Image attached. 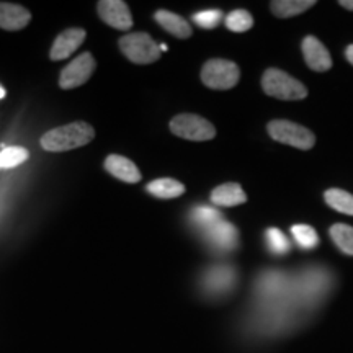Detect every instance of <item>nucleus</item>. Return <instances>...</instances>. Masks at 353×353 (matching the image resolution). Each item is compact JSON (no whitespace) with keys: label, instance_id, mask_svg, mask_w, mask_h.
<instances>
[{"label":"nucleus","instance_id":"f257e3e1","mask_svg":"<svg viewBox=\"0 0 353 353\" xmlns=\"http://www.w3.org/2000/svg\"><path fill=\"white\" fill-rule=\"evenodd\" d=\"M94 138L95 130L88 123L74 121L43 134L41 148L48 152H65L87 145Z\"/></svg>","mask_w":353,"mask_h":353},{"label":"nucleus","instance_id":"f03ea898","mask_svg":"<svg viewBox=\"0 0 353 353\" xmlns=\"http://www.w3.org/2000/svg\"><path fill=\"white\" fill-rule=\"evenodd\" d=\"M262 88L265 94L278 100H303L307 97V88L280 69L265 70Z\"/></svg>","mask_w":353,"mask_h":353},{"label":"nucleus","instance_id":"7ed1b4c3","mask_svg":"<svg viewBox=\"0 0 353 353\" xmlns=\"http://www.w3.org/2000/svg\"><path fill=\"white\" fill-rule=\"evenodd\" d=\"M120 50L134 64H152L159 61L161 46L148 33H130L120 38Z\"/></svg>","mask_w":353,"mask_h":353},{"label":"nucleus","instance_id":"20e7f679","mask_svg":"<svg viewBox=\"0 0 353 353\" xmlns=\"http://www.w3.org/2000/svg\"><path fill=\"white\" fill-rule=\"evenodd\" d=\"M267 130L272 139L291 145V148L301 149V151H309L316 144V136L307 128L296 125L293 121L273 120L268 123Z\"/></svg>","mask_w":353,"mask_h":353},{"label":"nucleus","instance_id":"39448f33","mask_svg":"<svg viewBox=\"0 0 353 353\" xmlns=\"http://www.w3.org/2000/svg\"><path fill=\"white\" fill-rule=\"evenodd\" d=\"M241 70L228 59H210L201 69V82L213 90H229L239 82Z\"/></svg>","mask_w":353,"mask_h":353},{"label":"nucleus","instance_id":"423d86ee","mask_svg":"<svg viewBox=\"0 0 353 353\" xmlns=\"http://www.w3.org/2000/svg\"><path fill=\"white\" fill-rule=\"evenodd\" d=\"M170 131L187 141H211L216 136V128L208 120L195 113L176 114L170 121Z\"/></svg>","mask_w":353,"mask_h":353},{"label":"nucleus","instance_id":"0eeeda50","mask_svg":"<svg viewBox=\"0 0 353 353\" xmlns=\"http://www.w3.org/2000/svg\"><path fill=\"white\" fill-rule=\"evenodd\" d=\"M95 70V59L90 52H83L77 56L72 63H69L63 69L59 76V87L64 90L77 88L85 83L92 77Z\"/></svg>","mask_w":353,"mask_h":353},{"label":"nucleus","instance_id":"6e6552de","mask_svg":"<svg viewBox=\"0 0 353 353\" xmlns=\"http://www.w3.org/2000/svg\"><path fill=\"white\" fill-rule=\"evenodd\" d=\"M100 19L113 28L128 32L132 26V17L130 7L121 0H101L97 6Z\"/></svg>","mask_w":353,"mask_h":353},{"label":"nucleus","instance_id":"1a4fd4ad","mask_svg":"<svg viewBox=\"0 0 353 353\" xmlns=\"http://www.w3.org/2000/svg\"><path fill=\"white\" fill-rule=\"evenodd\" d=\"M304 61L307 68L316 70V72H325L332 68V57L327 48L322 44L316 37H306L301 44Z\"/></svg>","mask_w":353,"mask_h":353},{"label":"nucleus","instance_id":"9d476101","mask_svg":"<svg viewBox=\"0 0 353 353\" xmlns=\"http://www.w3.org/2000/svg\"><path fill=\"white\" fill-rule=\"evenodd\" d=\"M85 37V30L82 28L64 30V32L56 38V41L52 43L50 57L52 61L68 59L69 56L74 54V51H77V48L83 43Z\"/></svg>","mask_w":353,"mask_h":353},{"label":"nucleus","instance_id":"9b49d317","mask_svg":"<svg viewBox=\"0 0 353 353\" xmlns=\"http://www.w3.org/2000/svg\"><path fill=\"white\" fill-rule=\"evenodd\" d=\"M105 169H107L110 175L121 180V182L138 183L141 180V172L134 162L123 156H118V154H112V156L107 157Z\"/></svg>","mask_w":353,"mask_h":353},{"label":"nucleus","instance_id":"f8f14e48","mask_svg":"<svg viewBox=\"0 0 353 353\" xmlns=\"http://www.w3.org/2000/svg\"><path fill=\"white\" fill-rule=\"evenodd\" d=\"M30 20H32V13L25 7L0 2V28L8 30V32H19L30 23Z\"/></svg>","mask_w":353,"mask_h":353},{"label":"nucleus","instance_id":"ddd939ff","mask_svg":"<svg viewBox=\"0 0 353 353\" xmlns=\"http://www.w3.org/2000/svg\"><path fill=\"white\" fill-rule=\"evenodd\" d=\"M154 19H156L157 23L161 25L165 32H169L176 38L187 39L192 37V26H190L188 21L185 20L183 17L176 15L174 12L157 10L156 15H154Z\"/></svg>","mask_w":353,"mask_h":353},{"label":"nucleus","instance_id":"4468645a","mask_svg":"<svg viewBox=\"0 0 353 353\" xmlns=\"http://www.w3.org/2000/svg\"><path fill=\"white\" fill-rule=\"evenodd\" d=\"M247 201L245 192L239 183H224L211 192V203L216 206H237Z\"/></svg>","mask_w":353,"mask_h":353},{"label":"nucleus","instance_id":"2eb2a0df","mask_svg":"<svg viewBox=\"0 0 353 353\" xmlns=\"http://www.w3.org/2000/svg\"><path fill=\"white\" fill-rule=\"evenodd\" d=\"M208 232V239L213 245L218 247L221 250H231L237 245V231L232 224L226 223V221H219L214 226L206 229Z\"/></svg>","mask_w":353,"mask_h":353},{"label":"nucleus","instance_id":"dca6fc26","mask_svg":"<svg viewBox=\"0 0 353 353\" xmlns=\"http://www.w3.org/2000/svg\"><path fill=\"white\" fill-rule=\"evenodd\" d=\"M314 6V0H273L270 8L273 15L278 19H290V17H296Z\"/></svg>","mask_w":353,"mask_h":353},{"label":"nucleus","instance_id":"f3484780","mask_svg":"<svg viewBox=\"0 0 353 353\" xmlns=\"http://www.w3.org/2000/svg\"><path fill=\"white\" fill-rule=\"evenodd\" d=\"M149 193L162 200H170V198H179L185 193V185L174 179H157L145 187Z\"/></svg>","mask_w":353,"mask_h":353},{"label":"nucleus","instance_id":"a211bd4d","mask_svg":"<svg viewBox=\"0 0 353 353\" xmlns=\"http://www.w3.org/2000/svg\"><path fill=\"white\" fill-rule=\"evenodd\" d=\"M324 200L330 208L339 211V213L353 216V195L345 190L330 188L324 193Z\"/></svg>","mask_w":353,"mask_h":353},{"label":"nucleus","instance_id":"6ab92c4d","mask_svg":"<svg viewBox=\"0 0 353 353\" xmlns=\"http://www.w3.org/2000/svg\"><path fill=\"white\" fill-rule=\"evenodd\" d=\"M330 237L334 244L345 255L353 257V228L348 224H334L330 228Z\"/></svg>","mask_w":353,"mask_h":353},{"label":"nucleus","instance_id":"aec40b11","mask_svg":"<svg viewBox=\"0 0 353 353\" xmlns=\"http://www.w3.org/2000/svg\"><path fill=\"white\" fill-rule=\"evenodd\" d=\"M291 234H293L296 244L301 247V249H314L319 244V236L314 231V228L306 226V224H298V226L291 228Z\"/></svg>","mask_w":353,"mask_h":353},{"label":"nucleus","instance_id":"412c9836","mask_svg":"<svg viewBox=\"0 0 353 353\" xmlns=\"http://www.w3.org/2000/svg\"><path fill=\"white\" fill-rule=\"evenodd\" d=\"M254 19L247 10H234L226 17V26L234 33H244L252 28Z\"/></svg>","mask_w":353,"mask_h":353},{"label":"nucleus","instance_id":"4be33fe9","mask_svg":"<svg viewBox=\"0 0 353 353\" xmlns=\"http://www.w3.org/2000/svg\"><path fill=\"white\" fill-rule=\"evenodd\" d=\"M28 159V151L23 148H7L0 152V169H13Z\"/></svg>","mask_w":353,"mask_h":353},{"label":"nucleus","instance_id":"5701e85b","mask_svg":"<svg viewBox=\"0 0 353 353\" xmlns=\"http://www.w3.org/2000/svg\"><path fill=\"white\" fill-rule=\"evenodd\" d=\"M219 211H216L214 208H210V206H198V208L193 210L192 218L198 226H201L203 229H210L211 226H214L216 223L223 221L221 218Z\"/></svg>","mask_w":353,"mask_h":353},{"label":"nucleus","instance_id":"b1692460","mask_svg":"<svg viewBox=\"0 0 353 353\" xmlns=\"http://www.w3.org/2000/svg\"><path fill=\"white\" fill-rule=\"evenodd\" d=\"M267 242H268V249H270L272 252L276 254V255H285L290 250L288 239H286L285 234L276 228L268 229V231H267Z\"/></svg>","mask_w":353,"mask_h":353},{"label":"nucleus","instance_id":"393cba45","mask_svg":"<svg viewBox=\"0 0 353 353\" xmlns=\"http://www.w3.org/2000/svg\"><path fill=\"white\" fill-rule=\"evenodd\" d=\"M221 20H223V12L216 10V8L198 12L193 15V21H195L198 26H201V28H206V30L216 28Z\"/></svg>","mask_w":353,"mask_h":353},{"label":"nucleus","instance_id":"a878e982","mask_svg":"<svg viewBox=\"0 0 353 353\" xmlns=\"http://www.w3.org/2000/svg\"><path fill=\"white\" fill-rule=\"evenodd\" d=\"M345 57H347L348 63L353 65V44H350V46H348L345 50Z\"/></svg>","mask_w":353,"mask_h":353},{"label":"nucleus","instance_id":"bb28decb","mask_svg":"<svg viewBox=\"0 0 353 353\" xmlns=\"http://www.w3.org/2000/svg\"><path fill=\"white\" fill-rule=\"evenodd\" d=\"M341 6L343 8H347V10L353 12V0H341Z\"/></svg>","mask_w":353,"mask_h":353},{"label":"nucleus","instance_id":"cd10ccee","mask_svg":"<svg viewBox=\"0 0 353 353\" xmlns=\"http://www.w3.org/2000/svg\"><path fill=\"white\" fill-rule=\"evenodd\" d=\"M3 97H6V88H3L2 85H0V100H2Z\"/></svg>","mask_w":353,"mask_h":353},{"label":"nucleus","instance_id":"c85d7f7f","mask_svg":"<svg viewBox=\"0 0 353 353\" xmlns=\"http://www.w3.org/2000/svg\"><path fill=\"white\" fill-rule=\"evenodd\" d=\"M159 46H161V51H167V46H165V44H159Z\"/></svg>","mask_w":353,"mask_h":353}]
</instances>
